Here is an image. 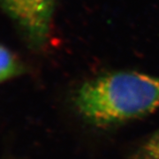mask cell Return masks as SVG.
<instances>
[{
	"mask_svg": "<svg viewBox=\"0 0 159 159\" xmlns=\"http://www.w3.org/2000/svg\"><path fill=\"white\" fill-rule=\"evenodd\" d=\"M24 72V67L11 51L0 43V82L17 77Z\"/></svg>",
	"mask_w": 159,
	"mask_h": 159,
	"instance_id": "3",
	"label": "cell"
},
{
	"mask_svg": "<svg viewBox=\"0 0 159 159\" xmlns=\"http://www.w3.org/2000/svg\"><path fill=\"white\" fill-rule=\"evenodd\" d=\"M74 107L91 125L110 127L159 109V77L117 71L87 80L74 93Z\"/></svg>",
	"mask_w": 159,
	"mask_h": 159,
	"instance_id": "1",
	"label": "cell"
},
{
	"mask_svg": "<svg viewBox=\"0 0 159 159\" xmlns=\"http://www.w3.org/2000/svg\"><path fill=\"white\" fill-rule=\"evenodd\" d=\"M131 159H159V128L137 148Z\"/></svg>",
	"mask_w": 159,
	"mask_h": 159,
	"instance_id": "4",
	"label": "cell"
},
{
	"mask_svg": "<svg viewBox=\"0 0 159 159\" xmlns=\"http://www.w3.org/2000/svg\"><path fill=\"white\" fill-rule=\"evenodd\" d=\"M57 0H0V8L16 24L27 43L38 49L49 38Z\"/></svg>",
	"mask_w": 159,
	"mask_h": 159,
	"instance_id": "2",
	"label": "cell"
}]
</instances>
